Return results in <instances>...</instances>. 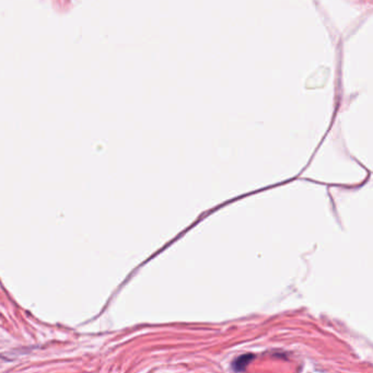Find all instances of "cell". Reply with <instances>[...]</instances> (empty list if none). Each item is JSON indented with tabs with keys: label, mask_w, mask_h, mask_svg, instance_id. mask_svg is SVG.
Wrapping results in <instances>:
<instances>
[{
	"label": "cell",
	"mask_w": 373,
	"mask_h": 373,
	"mask_svg": "<svg viewBox=\"0 0 373 373\" xmlns=\"http://www.w3.org/2000/svg\"><path fill=\"white\" fill-rule=\"evenodd\" d=\"M251 359H252V355H246V356H242L236 359L234 362V370H244L246 367L248 366V362H250Z\"/></svg>",
	"instance_id": "cell-1"
}]
</instances>
